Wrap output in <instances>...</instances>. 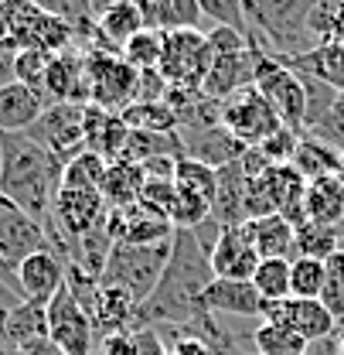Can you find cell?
<instances>
[{
	"label": "cell",
	"mask_w": 344,
	"mask_h": 355,
	"mask_svg": "<svg viewBox=\"0 0 344 355\" xmlns=\"http://www.w3.org/2000/svg\"><path fill=\"white\" fill-rule=\"evenodd\" d=\"M208 243L194 229H174L171 260L164 266L161 284L154 294L136 308L133 314V331L136 328H181L198 321L205 311V291L215 280Z\"/></svg>",
	"instance_id": "cell-1"
},
{
	"label": "cell",
	"mask_w": 344,
	"mask_h": 355,
	"mask_svg": "<svg viewBox=\"0 0 344 355\" xmlns=\"http://www.w3.org/2000/svg\"><path fill=\"white\" fill-rule=\"evenodd\" d=\"M65 161L24 133H0V198L48 225L62 191Z\"/></svg>",
	"instance_id": "cell-2"
},
{
	"label": "cell",
	"mask_w": 344,
	"mask_h": 355,
	"mask_svg": "<svg viewBox=\"0 0 344 355\" xmlns=\"http://www.w3.org/2000/svg\"><path fill=\"white\" fill-rule=\"evenodd\" d=\"M171 260V243H154V246H129V243H113L106 270L99 277V284L106 287H120L129 301L140 308L154 287L164 277V266Z\"/></svg>",
	"instance_id": "cell-3"
},
{
	"label": "cell",
	"mask_w": 344,
	"mask_h": 355,
	"mask_svg": "<svg viewBox=\"0 0 344 355\" xmlns=\"http://www.w3.org/2000/svg\"><path fill=\"white\" fill-rule=\"evenodd\" d=\"M212 42V69H208V79H205V96L212 99H228L242 89L256 86V62H253V44L246 42L242 35L228 31V28H215L208 35Z\"/></svg>",
	"instance_id": "cell-4"
},
{
	"label": "cell",
	"mask_w": 344,
	"mask_h": 355,
	"mask_svg": "<svg viewBox=\"0 0 344 355\" xmlns=\"http://www.w3.org/2000/svg\"><path fill=\"white\" fill-rule=\"evenodd\" d=\"M253 62H256V89L269 103V110L280 116L283 127L297 130L303 137V120H307V99H303V83L297 72H290L283 62L266 55L253 44Z\"/></svg>",
	"instance_id": "cell-5"
},
{
	"label": "cell",
	"mask_w": 344,
	"mask_h": 355,
	"mask_svg": "<svg viewBox=\"0 0 344 355\" xmlns=\"http://www.w3.org/2000/svg\"><path fill=\"white\" fill-rule=\"evenodd\" d=\"M86 83L89 106H99L106 113H123L136 99L140 72L116 51H86Z\"/></svg>",
	"instance_id": "cell-6"
},
{
	"label": "cell",
	"mask_w": 344,
	"mask_h": 355,
	"mask_svg": "<svg viewBox=\"0 0 344 355\" xmlns=\"http://www.w3.org/2000/svg\"><path fill=\"white\" fill-rule=\"evenodd\" d=\"M212 42L201 31H174L164 35V51H161V65L157 72L168 79L174 89H205L208 69H212Z\"/></svg>",
	"instance_id": "cell-7"
},
{
	"label": "cell",
	"mask_w": 344,
	"mask_h": 355,
	"mask_svg": "<svg viewBox=\"0 0 344 355\" xmlns=\"http://www.w3.org/2000/svg\"><path fill=\"white\" fill-rule=\"evenodd\" d=\"M65 164L86 150V106L79 103H51L42 113V120L24 133Z\"/></svg>",
	"instance_id": "cell-8"
},
{
	"label": "cell",
	"mask_w": 344,
	"mask_h": 355,
	"mask_svg": "<svg viewBox=\"0 0 344 355\" xmlns=\"http://www.w3.org/2000/svg\"><path fill=\"white\" fill-rule=\"evenodd\" d=\"M221 127L253 150L266 137H273L283 123L269 110V103L259 96V89L253 86V89H242V92L228 96V99H221Z\"/></svg>",
	"instance_id": "cell-9"
},
{
	"label": "cell",
	"mask_w": 344,
	"mask_h": 355,
	"mask_svg": "<svg viewBox=\"0 0 344 355\" xmlns=\"http://www.w3.org/2000/svg\"><path fill=\"white\" fill-rule=\"evenodd\" d=\"M92 321L79 308V301L72 297L69 287H62L51 301H48V338L55 342V349L62 355H92Z\"/></svg>",
	"instance_id": "cell-10"
},
{
	"label": "cell",
	"mask_w": 344,
	"mask_h": 355,
	"mask_svg": "<svg viewBox=\"0 0 344 355\" xmlns=\"http://www.w3.org/2000/svg\"><path fill=\"white\" fill-rule=\"evenodd\" d=\"M44 250H51V239L42 222H35L28 212H21L17 205L0 198V257L17 270L28 257L44 253Z\"/></svg>",
	"instance_id": "cell-11"
},
{
	"label": "cell",
	"mask_w": 344,
	"mask_h": 355,
	"mask_svg": "<svg viewBox=\"0 0 344 355\" xmlns=\"http://www.w3.org/2000/svg\"><path fill=\"white\" fill-rule=\"evenodd\" d=\"M208 257H212V270H215L218 280H253L256 266L262 263L246 225L218 229Z\"/></svg>",
	"instance_id": "cell-12"
},
{
	"label": "cell",
	"mask_w": 344,
	"mask_h": 355,
	"mask_svg": "<svg viewBox=\"0 0 344 355\" xmlns=\"http://www.w3.org/2000/svg\"><path fill=\"white\" fill-rule=\"evenodd\" d=\"M42 92H44L48 103H79V106H89L86 51L65 48V51L51 55Z\"/></svg>",
	"instance_id": "cell-13"
},
{
	"label": "cell",
	"mask_w": 344,
	"mask_h": 355,
	"mask_svg": "<svg viewBox=\"0 0 344 355\" xmlns=\"http://www.w3.org/2000/svg\"><path fill=\"white\" fill-rule=\"evenodd\" d=\"M266 321H276V324L297 331L310 345H314V342H324V338H331V335L338 331L334 314L324 308L320 301H300V297H287V301H280V304H269Z\"/></svg>",
	"instance_id": "cell-14"
},
{
	"label": "cell",
	"mask_w": 344,
	"mask_h": 355,
	"mask_svg": "<svg viewBox=\"0 0 344 355\" xmlns=\"http://www.w3.org/2000/svg\"><path fill=\"white\" fill-rule=\"evenodd\" d=\"M181 144H184V157L212 168V171H221L235 161L246 157V144L235 140L225 127H212V130H194V133H181Z\"/></svg>",
	"instance_id": "cell-15"
},
{
	"label": "cell",
	"mask_w": 344,
	"mask_h": 355,
	"mask_svg": "<svg viewBox=\"0 0 344 355\" xmlns=\"http://www.w3.org/2000/svg\"><path fill=\"white\" fill-rule=\"evenodd\" d=\"M262 181H266L273 212L283 216L293 229L303 225L307 222V178L293 164H280V168H269L262 175Z\"/></svg>",
	"instance_id": "cell-16"
},
{
	"label": "cell",
	"mask_w": 344,
	"mask_h": 355,
	"mask_svg": "<svg viewBox=\"0 0 344 355\" xmlns=\"http://www.w3.org/2000/svg\"><path fill=\"white\" fill-rule=\"evenodd\" d=\"M205 311L208 314H232V318H256L262 321L269 304L262 301L253 287V280H212V287L205 291Z\"/></svg>",
	"instance_id": "cell-17"
},
{
	"label": "cell",
	"mask_w": 344,
	"mask_h": 355,
	"mask_svg": "<svg viewBox=\"0 0 344 355\" xmlns=\"http://www.w3.org/2000/svg\"><path fill=\"white\" fill-rule=\"evenodd\" d=\"M17 284H21V294L24 301H42L48 304L62 287H65V260L51 250L28 257L24 263L17 266Z\"/></svg>",
	"instance_id": "cell-18"
},
{
	"label": "cell",
	"mask_w": 344,
	"mask_h": 355,
	"mask_svg": "<svg viewBox=\"0 0 344 355\" xmlns=\"http://www.w3.org/2000/svg\"><path fill=\"white\" fill-rule=\"evenodd\" d=\"M129 127L120 113H106L99 106H86V150L102 157L106 164H116L127 150Z\"/></svg>",
	"instance_id": "cell-19"
},
{
	"label": "cell",
	"mask_w": 344,
	"mask_h": 355,
	"mask_svg": "<svg viewBox=\"0 0 344 355\" xmlns=\"http://www.w3.org/2000/svg\"><path fill=\"white\" fill-rule=\"evenodd\" d=\"M48 106L51 103L35 89L21 86V83L3 86L0 89V133H28L42 120Z\"/></svg>",
	"instance_id": "cell-20"
},
{
	"label": "cell",
	"mask_w": 344,
	"mask_h": 355,
	"mask_svg": "<svg viewBox=\"0 0 344 355\" xmlns=\"http://www.w3.org/2000/svg\"><path fill=\"white\" fill-rule=\"evenodd\" d=\"M96 24H99L102 48H106V51H116V55H120L140 31H147L140 3H129V0H113V3H106V10L99 14Z\"/></svg>",
	"instance_id": "cell-21"
},
{
	"label": "cell",
	"mask_w": 344,
	"mask_h": 355,
	"mask_svg": "<svg viewBox=\"0 0 344 355\" xmlns=\"http://www.w3.org/2000/svg\"><path fill=\"white\" fill-rule=\"evenodd\" d=\"M143 24L147 31L174 35V31H201V7L198 0H143Z\"/></svg>",
	"instance_id": "cell-22"
},
{
	"label": "cell",
	"mask_w": 344,
	"mask_h": 355,
	"mask_svg": "<svg viewBox=\"0 0 344 355\" xmlns=\"http://www.w3.org/2000/svg\"><path fill=\"white\" fill-rule=\"evenodd\" d=\"M0 335L14 352H24L28 345H38L48 338V304L42 301H21L17 308L7 314Z\"/></svg>",
	"instance_id": "cell-23"
},
{
	"label": "cell",
	"mask_w": 344,
	"mask_h": 355,
	"mask_svg": "<svg viewBox=\"0 0 344 355\" xmlns=\"http://www.w3.org/2000/svg\"><path fill=\"white\" fill-rule=\"evenodd\" d=\"M307 222L338 229L344 222V175L307 181Z\"/></svg>",
	"instance_id": "cell-24"
},
{
	"label": "cell",
	"mask_w": 344,
	"mask_h": 355,
	"mask_svg": "<svg viewBox=\"0 0 344 355\" xmlns=\"http://www.w3.org/2000/svg\"><path fill=\"white\" fill-rule=\"evenodd\" d=\"M253 246H256L259 260H293V236L297 229L283 216H262V219L246 222Z\"/></svg>",
	"instance_id": "cell-25"
},
{
	"label": "cell",
	"mask_w": 344,
	"mask_h": 355,
	"mask_svg": "<svg viewBox=\"0 0 344 355\" xmlns=\"http://www.w3.org/2000/svg\"><path fill=\"white\" fill-rule=\"evenodd\" d=\"M290 72L297 76H310V79H320L334 92L344 96V44H324L317 51H307L300 58H287L283 62Z\"/></svg>",
	"instance_id": "cell-26"
},
{
	"label": "cell",
	"mask_w": 344,
	"mask_h": 355,
	"mask_svg": "<svg viewBox=\"0 0 344 355\" xmlns=\"http://www.w3.org/2000/svg\"><path fill=\"white\" fill-rule=\"evenodd\" d=\"M133 314H136V304L129 301L120 287H106L99 284V294L89 308V321L96 331L102 335H113V331H127L133 328Z\"/></svg>",
	"instance_id": "cell-27"
},
{
	"label": "cell",
	"mask_w": 344,
	"mask_h": 355,
	"mask_svg": "<svg viewBox=\"0 0 344 355\" xmlns=\"http://www.w3.org/2000/svg\"><path fill=\"white\" fill-rule=\"evenodd\" d=\"M157 157H184V144H181V133H147V130H129L127 150L120 161L129 164H147V161H157Z\"/></svg>",
	"instance_id": "cell-28"
},
{
	"label": "cell",
	"mask_w": 344,
	"mask_h": 355,
	"mask_svg": "<svg viewBox=\"0 0 344 355\" xmlns=\"http://www.w3.org/2000/svg\"><path fill=\"white\" fill-rule=\"evenodd\" d=\"M143 181H147V178H143V171H140L136 164H129V161H116V164H109V168H106V178H102L99 195L106 198V205H109V209H129V205H136Z\"/></svg>",
	"instance_id": "cell-29"
},
{
	"label": "cell",
	"mask_w": 344,
	"mask_h": 355,
	"mask_svg": "<svg viewBox=\"0 0 344 355\" xmlns=\"http://www.w3.org/2000/svg\"><path fill=\"white\" fill-rule=\"evenodd\" d=\"M307 349H310L307 338L266 318L259 321V328L249 331V352L256 355H307Z\"/></svg>",
	"instance_id": "cell-30"
},
{
	"label": "cell",
	"mask_w": 344,
	"mask_h": 355,
	"mask_svg": "<svg viewBox=\"0 0 344 355\" xmlns=\"http://www.w3.org/2000/svg\"><path fill=\"white\" fill-rule=\"evenodd\" d=\"M338 250H341L338 229H327V225H317V222H303V225H297V236H293V260H297V257H307V260L327 263Z\"/></svg>",
	"instance_id": "cell-31"
},
{
	"label": "cell",
	"mask_w": 344,
	"mask_h": 355,
	"mask_svg": "<svg viewBox=\"0 0 344 355\" xmlns=\"http://www.w3.org/2000/svg\"><path fill=\"white\" fill-rule=\"evenodd\" d=\"M293 168H297L307 181H317V178H327V175H341V154L331 150V147H324L320 140L300 137Z\"/></svg>",
	"instance_id": "cell-32"
},
{
	"label": "cell",
	"mask_w": 344,
	"mask_h": 355,
	"mask_svg": "<svg viewBox=\"0 0 344 355\" xmlns=\"http://www.w3.org/2000/svg\"><path fill=\"white\" fill-rule=\"evenodd\" d=\"M129 130H147V133H174L177 130V116L171 113L168 103H129L120 113Z\"/></svg>",
	"instance_id": "cell-33"
},
{
	"label": "cell",
	"mask_w": 344,
	"mask_h": 355,
	"mask_svg": "<svg viewBox=\"0 0 344 355\" xmlns=\"http://www.w3.org/2000/svg\"><path fill=\"white\" fill-rule=\"evenodd\" d=\"M253 287L266 304H280L290 297V260H262L253 273Z\"/></svg>",
	"instance_id": "cell-34"
},
{
	"label": "cell",
	"mask_w": 344,
	"mask_h": 355,
	"mask_svg": "<svg viewBox=\"0 0 344 355\" xmlns=\"http://www.w3.org/2000/svg\"><path fill=\"white\" fill-rule=\"evenodd\" d=\"M174 184L181 191H191V195H198V198H205V202L215 205L218 171H212V168H205V164H198L191 157H181L177 161V171H174Z\"/></svg>",
	"instance_id": "cell-35"
},
{
	"label": "cell",
	"mask_w": 344,
	"mask_h": 355,
	"mask_svg": "<svg viewBox=\"0 0 344 355\" xmlns=\"http://www.w3.org/2000/svg\"><path fill=\"white\" fill-rule=\"evenodd\" d=\"M106 161L96 157L92 150H82L79 157H72L65 164V178H62V188H79V191H99L102 188V178H106Z\"/></svg>",
	"instance_id": "cell-36"
},
{
	"label": "cell",
	"mask_w": 344,
	"mask_h": 355,
	"mask_svg": "<svg viewBox=\"0 0 344 355\" xmlns=\"http://www.w3.org/2000/svg\"><path fill=\"white\" fill-rule=\"evenodd\" d=\"M324 263L320 260H307L297 257L290 260V297H300V301H320L324 294Z\"/></svg>",
	"instance_id": "cell-37"
},
{
	"label": "cell",
	"mask_w": 344,
	"mask_h": 355,
	"mask_svg": "<svg viewBox=\"0 0 344 355\" xmlns=\"http://www.w3.org/2000/svg\"><path fill=\"white\" fill-rule=\"evenodd\" d=\"M198 7H201V17H212L218 28H228V31L242 35L246 42L253 38V28H249L242 0H198Z\"/></svg>",
	"instance_id": "cell-38"
},
{
	"label": "cell",
	"mask_w": 344,
	"mask_h": 355,
	"mask_svg": "<svg viewBox=\"0 0 344 355\" xmlns=\"http://www.w3.org/2000/svg\"><path fill=\"white\" fill-rule=\"evenodd\" d=\"M205 222H212V202L177 188V198H174V209H171L174 229H201Z\"/></svg>",
	"instance_id": "cell-39"
},
{
	"label": "cell",
	"mask_w": 344,
	"mask_h": 355,
	"mask_svg": "<svg viewBox=\"0 0 344 355\" xmlns=\"http://www.w3.org/2000/svg\"><path fill=\"white\" fill-rule=\"evenodd\" d=\"M161 51H164V35H157V31H140L120 55L127 58L136 72H147V69H157V65H161Z\"/></svg>",
	"instance_id": "cell-40"
},
{
	"label": "cell",
	"mask_w": 344,
	"mask_h": 355,
	"mask_svg": "<svg viewBox=\"0 0 344 355\" xmlns=\"http://www.w3.org/2000/svg\"><path fill=\"white\" fill-rule=\"evenodd\" d=\"M324 294H320V304L334 314V321H344V250H338L327 263H324Z\"/></svg>",
	"instance_id": "cell-41"
},
{
	"label": "cell",
	"mask_w": 344,
	"mask_h": 355,
	"mask_svg": "<svg viewBox=\"0 0 344 355\" xmlns=\"http://www.w3.org/2000/svg\"><path fill=\"white\" fill-rule=\"evenodd\" d=\"M303 137H310V140H320L324 147H331V150H338L344 154V96H338V103L310 127V130L303 133Z\"/></svg>",
	"instance_id": "cell-42"
},
{
	"label": "cell",
	"mask_w": 344,
	"mask_h": 355,
	"mask_svg": "<svg viewBox=\"0 0 344 355\" xmlns=\"http://www.w3.org/2000/svg\"><path fill=\"white\" fill-rule=\"evenodd\" d=\"M48 62H51L48 51H14V83L42 92L44 76H48Z\"/></svg>",
	"instance_id": "cell-43"
},
{
	"label": "cell",
	"mask_w": 344,
	"mask_h": 355,
	"mask_svg": "<svg viewBox=\"0 0 344 355\" xmlns=\"http://www.w3.org/2000/svg\"><path fill=\"white\" fill-rule=\"evenodd\" d=\"M303 83V99H307V120H303V133L310 130L334 103H338V96L341 92H334V89L327 86V83H320V79H310V76H300Z\"/></svg>",
	"instance_id": "cell-44"
},
{
	"label": "cell",
	"mask_w": 344,
	"mask_h": 355,
	"mask_svg": "<svg viewBox=\"0 0 344 355\" xmlns=\"http://www.w3.org/2000/svg\"><path fill=\"white\" fill-rule=\"evenodd\" d=\"M297 147H300V133L290 130V127H280V130L273 133V137H266L256 150L262 154V157H266V164L280 168V164H293V157H297Z\"/></svg>",
	"instance_id": "cell-45"
},
{
	"label": "cell",
	"mask_w": 344,
	"mask_h": 355,
	"mask_svg": "<svg viewBox=\"0 0 344 355\" xmlns=\"http://www.w3.org/2000/svg\"><path fill=\"white\" fill-rule=\"evenodd\" d=\"M174 198H177V184H174V181H143L136 205H140V209H147V212H154V216H161V219L171 222Z\"/></svg>",
	"instance_id": "cell-46"
},
{
	"label": "cell",
	"mask_w": 344,
	"mask_h": 355,
	"mask_svg": "<svg viewBox=\"0 0 344 355\" xmlns=\"http://www.w3.org/2000/svg\"><path fill=\"white\" fill-rule=\"evenodd\" d=\"M168 79L157 72V69H147V72H140V83H136V99L133 103H164V96H168Z\"/></svg>",
	"instance_id": "cell-47"
},
{
	"label": "cell",
	"mask_w": 344,
	"mask_h": 355,
	"mask_svg": "<svg viewBox=\"0 0 344 355\" xmlns=\"http://www.w3.org/2000/svg\"><path fill=\"white\" fill-rule=\"evenodd\" d=\"M99 355H140L136 352V331H113V335H102L99 342Z\"/></svg>",
	"instance_id": "cell-48"
},
{
	"label": "cell",
	"mask_w": 344,
	"mask_h": 355,
	"mask_svg": "<svg viewBox=\"0 0 344 355\" xmlns=\"http://www.w3.org/2000/svg\"><path fill=\"white\" fill-rule=\"evenodd\" d=\"M21 301H24V297H21V294H17V291H14L10 284H3V280H0V328H3L7 314H10V311L17 308Z\"/></svg>",
	"instance_id": "cell-49"
},
{
	"label": "cell",
	"mask_w": 344,
	"mask_h": 355,
	"mask_svg": "<svg viewBox=\"0 0 344 355\" xmlns=\"http://www.w3.org/2000/svg\"><path fill=\"white\" fill-rule=\"evenodd\" d=\"M14 83V48L0 44V89Z\"/></svg>",
	"instance_id": "cell-50"
},
{
	"label": "cell",
	"mask_w": 344,
	"mask_h": 355,
	"mask_svg": "<svg viewBox=\"0 0 344 355\" xmlns=\"http://www.w3.org/2000/svg\"><path fill=\"white\" fill-rule=\"evenodd\" d=\"M14 7L17 3H0V44H7L10 28H14Z\"/></svg>",
	"instance_id": "cell-51"
},
{
	"label": "cell",
	"mask_w": 344,
	"mask_h": 355,
	"mask_svg": "<svg viewBox=\"0 0 344 355\" xmlns=\"http://www.w3.org/2000/svg\"><path fill=\"white\" fill-rule=\"evenodd\" d=\"M0 280H3V284H10V287H14V291L21 294V284H17V270L7 263L3 257H0ZM21 297H24V294H21Z\"/></svg>",
	"instance_id": "cell-52"
},
{
	"label": "cell",
	"mask_w": 344,
	"mask_h": 355,
	"mask_svg": "<svg viewBox=\"0 0 344 355\" xmlns=\"http://www.w3.org/2000/svg\"><path fill=\"white\" fill-rule=\"evenodd\" d=\"M331 44H344V0H341V10H338V24H334V38Z\"/></svg>",
	"instance_id": "cell-53"
},
{
	"label": "cell",
	"mask_w": 344,
	"mask_h": 355,
	"mask_svg": "<svg viewBox=\"0 0 344 355\" xmlns=\"http://www.w3.org/2000/svg\"><path fill=\"white\" fill-rule=\"evenodd\" d=\"M334 338H338V349H341V355H344V321L338 324V331H334Z\"/></svg>",
	"instance_id": "cell-54"
},
{
	"label": "cell",
	"mask_w": 344,
	"mask_h": 355,
	"mask_svg": "<svg viewBox=\"0 0 344 355\" xmlns=\"http://www.w3.org/2000/svg\"><path fill=\"white\" fill-rule=\"evenodd\" d=\"M0 355H17L10 345H7V338H3V335H0Z\"/></svg>",
	"instance_id": "cell-55"
}]
</instances>
